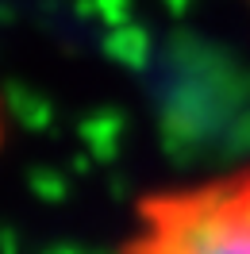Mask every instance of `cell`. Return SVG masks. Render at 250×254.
Returning a JSON list of instances; mask_svg holds the SVG:
<instances>
[{
	"label": "cell",
	"mask_w": 250,
	"mask_h": 254,
	"mask_svg": "<svg viewBox=\"0 0 250 254\" xmlns=\"http://www.w3.org/2000/svg\"><path fill=\"white\" fill-rule=\"evenodd\" d=\"M112 254H250V162L142 192Z\"/></svg>",
	"instance_id": "1"
}]
</instances>
